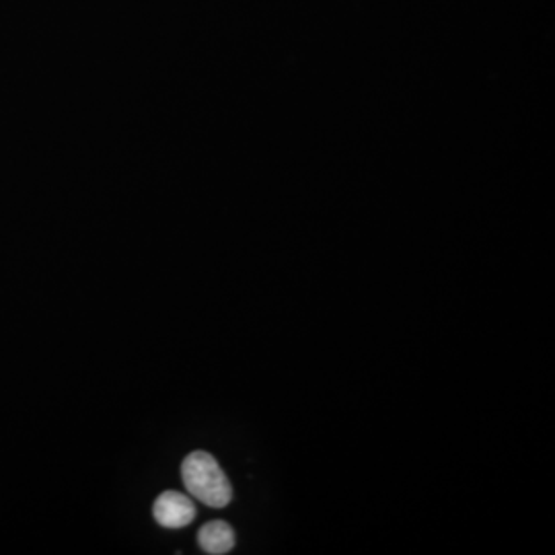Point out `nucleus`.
I'll return each mask as SVG.
<instances>
[{
  "instance_id": "3",
  "label": "nucleus",
  "mask_w": 555,
  "mask_h": 555,
  "mask_svg": "<svg viewBox=\"0 0 555 555\" xmlns=\"http://www.w3.org/2000/svg\"><path fill=\"white\" fill-rule=\"evenodd\" d=\"M198 543L206 554H229L235 547V531L222 520H212L199 529Z\"/></svg>"
},
{
  "instance_id": "2",
  "label": "nucleus",
  "mask_w": 555,
  "mask_h": 555,
  "mask_svg": "<svg viewBox=\"0 0 555 555\" xmlns=\"http://www.w3.org/2000/svg\"><path fill=\"white\" fill-rule=\"evenodd\" d=\"M153 515L165 529H183L194 520L196 506L179 492H163L153 506Z\"/></svg>"
},
{
  "instance_id": "1",
  "label": "nucleus",
  "mask_w": 555,
  "mask_h": 555,
  "mask_svg": "<svg viewBox=\"0 0 555 555\" xmlns=\"http://www.w3.org/2000/svg\"><path fill=\"white\" fill-rule=\"evenodd\" d=\"M181 476L188 492L198 498L199 502H204L206 506L224 508L233 498L229 479L222 474L217 459L210 453L196 451L185 456L181 465Z\"/></svg>"
}]
</instances>
